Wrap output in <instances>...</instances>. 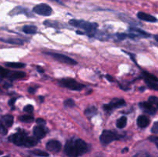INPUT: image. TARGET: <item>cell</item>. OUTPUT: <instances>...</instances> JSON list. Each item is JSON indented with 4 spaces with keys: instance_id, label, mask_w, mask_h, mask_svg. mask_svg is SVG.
Instances as JSON below:
<instances>
[{
    "instance_id": "1",
    "label": "cell",
    "mask_w": 158,
    "mask_h": 157,
    "mask_svg": "<svg viewBox=\"0 0 158 157\" xmlns=\"http://www.w3.org/2000/svg\"><path fill=\"white\" fill-rule=\"evenodd\" d=\"M89 146L81 139H71L65 145L64 152L68 157H79L88 152Z\"/></svg>"
},
{
    "instance_id": "2",
    "label": "cell",
    "mask_w": 158,
    "mask_h": 157,
    "mask_svg": "<svg viewBox=\"0 0 158 157\" xmlns=\"http://www.w3.org/2000/svg\"><path fill=\"white\" fill-rule=\"evenodd\" d=\"M9 140L18 146L32 147L38 143V139L35 137L28 136L24 132H17L9 137Z\"/></svg>"
},
{
    "instance_id": "3",
    "label": "cell",
    "mask_w": 158,
    "mask_h": 157,
    "mask_svg": "<svg viewBox=\"0 0 158 157\" xmlns=\"http://www.w3.org/2000/svg\"><path fill=\"white\" fill-rule=\"evenodd\" d=\"M69 25L72 26L77 27L78 29H82L84 31V33H86L88 36L93 37L95 35L97 29L98 27V25L95 22H89L84 21V20H77V19H71L69 22Z\"/></svg>"
},
{
    "instance_id": "4",
    "label": "cell",
    "mask_w": 158,
    "mask_h": 157,
    "mask_svg": "<svg viewBox=\"0 0 158 157\" xmlns=\"http://www.w3.org/2000/svg\"><path fill=\"white\" fill-rule=\"evenodd\" d=\"M60 86H63L65 88L71 89V90L75 91H80L85 87L84 85L81 84V83H78L76 81L75 79L71 78H62L60 82H59Z\"/></svg>"
},
{
    "instance_id": "5",
    "label": "cell",
    "mask_w": 158,
    "mask_h": 157,
    "mask_svg": "<svg viewBox=\"0 0 158 157\" xmlns=\"http://www.w3.org/2000/svg\"><path fill=\"white\" fill-rule=\"evenodd\" d=\"M122 138V135H120L117 132H114L110 130H104L101 133L100 137V142L103 145H108L113 141L119 140Z\"/></svg>"
},
{
    "instance_id": "6",
    "label": "cell",
    "mask_w": 158,
    "mask_h": 157,
    "mask_svg": "<svg viewBox=\"0 0 158 157\" xmlns=\"http://www.w3.org/2000/svg\"><path fill=\"white\" fill-rule=\"evenodd\" d=\"M45 53H46V55H50V56H52V58H55L57 61L60 62H63L68 65H73V66L77 64V62L76 61V60L70 58V57L67 56V55H63V54L55 53V52H45Z\"/></svg>"
},
{
    "instance_id": "7",
    "label": "cell",
    "mask_w": 158,
    "mask_h": 157,
    "mask_svg": "<svg viewBox=\"0 0 158 157\" xmlns=\"http://www.w3.org/2000/svg\"><path fill=\"white\" fill-rule=\"evenodd\" d=\"M33 12L38 15H43V16H49L52 13V9L49 5L41 3V4L36 5L33 8Z\"/></svg>"
},
{
    "instance_id": "8",
    "label": "cell",
    "mask_w": 158,
    "mask_h": 157,
    "mask_svg": "<svg viewBox=\"0 0 158 157\" xmlns=\"http://www.w3.org/2000/svg\"><path fill=\"white\" fill-rule=\"evenodd\" d=\"M143 76L148 86L154 90L158 89V79L155 75L149 73L148 72H143Z\"/></svg>"
},
{
    "instance_id": "9",
    "label": "cell",
    "mask_w": 158,
    "mask_h": 157,
    "mask_svg": "<svg viewBox=\"0 0 158 157\" xmlns=\"http://www.w3.org/2000/svg\"><path fill=\"white\" fill-rule=\"evenodd\" d=\"M126 105V102L124 101V99H118V98H115L112 100L110 103L108 104H105L103 105V109H105L106 111L109 112V111L113 110L114 108H119L121 107V106H123Z\"/></svg>"
},
{
    "instance_id": "10",
    "label": "cell",
    "mask_w": 158,
    "mask_h": 157,
    "mask_svg": "<svg viewBox=\"0 0 158 157\" xmlns=\"http://www.w3.org/2000/svg\"><path fill=\"white\" fill-rule=\"evenodd\" d=\"M140 107L143 109V111L146 112L147 113L150 114V115H154V114L157 112V106H154V105L151 104V103L148 102H142L139 104Z\"/></svg>"
},
{
    "instance_id": "11",
    "label": "cell",
    "mask_w": 158,
    "mask_h": 157,
    "mask_svg": "<svg viewBox=\"0 0 158 157\" xmlns=\"http://www.w3.org/2000/svg\"><path fill=\"white\" fill-rule=\"evenodd\" d=\"M46 149L52 152H58L61 149V143L57 140H49L46 145Z\"/></svg>"
},
{
    "instance_id": "12",
    "label": "cell",
    "mask_w": 158,
    "mask_h": 157,
    "mask_svg": "<svg viewBox=\"0 0 158 157\" xmlns=\"http://www.w3.org/2000/svg\"><path fill=\"white\" fill-rule=\"evenodd\" d=\"M33 134L34 137L39 140L40 139H43L46 136V131L42 126H35L33 129Z\"/></svg>"
},
{
    "instance_id": "13",
    "label": "cell",
    "mask_w": 158,
    "mask_h": 157,
    "mask_svg": "<svg viewBox=\"0 0 158 157\" xmlns=\"http://www.w3.org/2000/svg\"><path fill=\"white\" fill-rule=\"evenodd\" d=\"M150 123H151V120L145 115H140L137 120V126L140 128H146L147 126H149Z\"/></svg>"
},
{
    "instance_id": "14",
    "label": "cell",
    "mask_w": 158,
    "mask_h": 157,
    "mask_svg": "<svg viewBox=\"0 0 158 157\" xmlns=\"http://www.w3.org/2000/svg\"><path fill=\"white\" fill-rule=\"evenodd\" d=\"M137 17L140 18V20H143V21L149 22H156L157 21V18H155L153 15H149V14H147L145 12H140L137 13Z\"/></svg>"
},
{
    "instance_id": "15",
    "label": "cell",
    "mask_w": 158,
    "mask_h": 157,
    "mask_svg": "<svg viewBox=\"0 0 158 157\" xmlns=\"http://www.w3.org/2000/svg\"><path fill=\"white\" fill-rule=\"evenodd\" d=\"M130 32H132L133 35H134L135 36L143 37V38H148V37L151 36V35L149 33H148V32H145V31L140 29H137V28L135 27L130 28Z\"/></svg>"
},
{
    "instance_id": "16",
    "label": "cell",
    "mask_w": 158,
    "mask_h": 157,
    "mask_svg": "<svg viewBox=\"0 0 158 157\" xmlns=\"http://www.w3.org/2000/svg\"><path fill=\"white\" fill-rule=\"evenodd\" d=\"M14 119L13 116L11 115H6L2 116L0 119V124L3 125L6 127H10L13 124Z\"/></svg>"
},
{
    "instance_id": "17",
    "label": "cell",
    "mask_w": 158,
    "mask_h": 157,
    "mask_svg": "<svg viewBox=\"0 0 158 157\" xmlns=\"http://www.w3.org/2000/svg\"><path fill=\"white\" fill-rule=\"evenodd\" d=\"M0 41L3 42L9 43V44H12V45H23V41L20 38H0Z\"/></svg>"
},
{
    "instance_id": "18",
    "label": "cell",
    "mask_w": 158,
    "mask_h": 157,
    "mask_svg": "<svg viewBox=\"0 0 158 157\" xmlns=\"http://www.w3.org/2000/svg\"><path fill=\"white\" fill-rule=\"evenodd\" d=\"M26 73L23 72H10V74L8 77L12 80L21 79L26 77Z\"/></svg>"
},
{
    "instance_id": "19",
    "label": "cell",
    "mask_w": 158,
    "mask_h": 157,
    "mask_svg": "<svg viewBox=\"0 0 158 157\" xmlns=\"http://www.w3.org/2000/svg\"><path fill=\"white\" fill-rule=\"evenodd\" d=\"M23 31L26 34H35L37 32V27L35 26H25Z\"/></svg>"
},
{
    "instance_id": "20",
    "label": "cell",
    "mask_w": 158,
    "mask_h": 157,
    "mask_svg": "<svg viewBox=\"0 0 158 157\" xmlns=\"http://www.w3.org/2000/svg\"><path fill=\"white\" fill-rule=\"evenodd\" d=\"M97 112V109L95 106H89L84 111V114L88 117H92L95 115Z\"/></svg>"
},
{
    "instance_id": "21",
    "label": "cell",
    "mask_w": 158,
    "mask_h": 157,
    "mask_svg": "<svg viewBox=\"0 0 158 157\" xmlns=\"http://www.w3.org/2000/svg\"><path fill=\"white\" fill-rule=\"evenodd\" d=\"M127 122V118L126 116H122L117 120V126L119 129H123L126 126Z\"/></svg>"
},
{
    "instance_id": "22",
    "label": "cell",
    "mask_w": 158,
    "mask_h": 157,
    "mask_svg": "<svg viewBox=\"0 0 158 157\" xmlns=\"http://www.w3.org/2000/svg\"><path fill=\"white\" fill-rule=\"evenodd\" d=\"M30 153L33 154V155H37V156H42V157H48L49 156V153L44 151H42L40 149H35V150L30 151Z\"/></svg>"
},
{
    "instance_id": "23",
    "label": "cell",
    "mask_w": 158,
    "mask_h": 157,
    "mask_svg": "<svg viewBox=\"0 0 158 157\" xmlns=\"http://www.w3.org/2000/svg\"><path fill=\"white\" fill-rule=\"evenodd\" d=\"M20 121L23 123H32L34 121V117L29 115H23L19 116Z\"/></svg>"
},
{
    "instance_id": "24",
    "label": "cell",
    "mask_w": 158,
    "mask_h": 157,
    "mask_svg": "<svg viewBox=\"0 0 158 157\" xmlns=\"http://www.w3.org/2000/svg\"><path fill=\"white\" fill-rule=\"evenodd\" d=\"M6 66H8V67L11 68H23L26 66V65L24 63L22 62H6Z\"/></svg>"
},
{
    "instance_id": "25",
    "label": "cell",
    "mask_w": 158,
    "mask_h": 157,
    "mask_svg": "<svg viewBox=\"0 0 158 157\" xmlns=\"http://www.w3.org/2000/svg\"><path fill=\"white\" fill-rule=\"evenodd\" d=\"M9 74H10V72L8 69L0 66V75L2 77H8L9 75Z\"/></svg>"
},
{
    "instance_id": "26",
    "label": "cell",
    "mask_w": 158,
    "mask_h": 157,
    "mask_svg": "<svg viewBox=\"0 0 158 157\" xmlns=\"http://www.w3.org/2000/svg\"><path fill=\"white\" fill-rule=\"evenodd\" d=\"M64 106H66V107L72 108L75 106V103H74V101L72 99H66L64 102Z\"/></svg>"
},
{
    "instance_id": "27",
    "label": "cell",
    "mask_w": 158,
    "mask_h": 157,
    "mask_svg": "<svg viewBox=\"0 0 158 157\" xmlns=\"http://www.w3.org/2000/svg\"><path fill=\"white\" fill-rule=\"evenodd\" d=\"M149 103L151 104L154 105V106H158V98L157 96H150L149 97V99H148Z\"/></svg>"
},
{
    "instance_id": "28",
    "label": "cell",
    "mask_w": 158,
    "mask_h": 157,
    "mask_svg": "<svg viewBox=\"0 0 158 157\" xmlns=\"http://www.w3.org/2000/svg\"><path fill=\"white\" fill-rule=\"evenodd\" d=\"M133 157H152L149 153L146 152H140L136 154L135 155H134Z\"/></svg>"
},
{
    "instance_id": "29",
    "label": "cell",
    "mask_w": 158,
    "mask_h": 157,
    "mask_svg": "<svg viewBox=\"0 0 158 157\" xmlns=\"http://www.w3.org/2000/svg\"><path fill=\"white\" fill-rule=\"evenodd\" d=\"M8 130H7V128L6 126H4L3 125L0 124V134L2 135H6L7 134Z\"/></svg>"
},
{
    "instance_id": "30",
    "label": "cell",
    "mask_w": 158,
    "mask_h": 157,
    "mask_svg": "<svg viewBox=\"0 0 158 157\" xmlns=\"http://www.w3.org/2000/svg\"><path fill=\"white\" fill-rule=\"evenodd\" d=\"M33 106L32 105H27L24 107V111L26 112H29V113H31V112H33Z\"/></svg>"
},
{
    "instance_id": "31",
    "label": "cell",
    "mask_w": 158,
    "mask_h": 157,
    "mask_svg": "<svg viewBox=\"0 0 158 157\" xmlns=\"http://www.w3.org/2000/svg\"><path fill=\"white\" fill-rule=\"evenodd\" d=\"M151 132L154 134L158 133V122H155L154 123L152 129H151Z\"/></svg>"
},
{
    "instance_id": "32",
    "label": "cell",
    "mask_w": 158,
    "mask_h": 157,
    "mask_svg": "<svg viewBox=\"0 0 158 157\" xmlns=\"http://www.w3.org/2000/svg\"><path fill=\"white\" fill-rule=\"evenodd\" d=\"M149 139H150V141L154 142V143H155L156 146L158 147V138H157V136H156V135H152V136L149 137Z\"/></svg>"
},
{
    "instance_id": "33",
    "label": "cell",
    "mask_w": 158,
    "mask_h": 157,
    "mask_svg": "<svg viewBox=\"0 0 158 157\" xmlns=\"http://www.w3.org/2000/svg\"><path fill=\"white\" fill-rule=\"evenodd\" d=\"M117 36L118 37V38L120 40H123L127 38H129V35H127V34H125V33H121V34L119 33V34H117Z\"/></svg>"
},
{
    "instance_id": "34",
    "label": "cell",
    "mask_w": 158,
    "mask_h": 157,
    "mask_svg": "<svg viewBox=\"0 0 158 157\" xmlns=\"http://www.w3.org/2000/svg\"><path fill=\"white\" fill-rule=\"evenodd\" d=\"M35 121H36V123H38V124H40V125H45V124H46V121H45L43 119L39 118V119H37Z\"/></svg>"
},
{
    "instance_id": "35",
    "label": "cell",
    "mask_w": 158,
    "mask_h": 157,
    "mask_svg": "<svg viewBox=\"0 0 158 157\" xmlns=\"http://www.w3.org/2000/svg\"><path fill=\"white\" fill-rule=\"evenodd\" d=\"M15 100H16V98H12L10 99V100L9 101V106H13L14 103H15Z\"/></svg>"
},
{
    "instance_id": "36",
    "label": "cell",
    "mask_w": 158,
    "mask_h": 157,
    "mask_svg": "<svg viewBox=\"0 0 158 157\" xmlns=\"http://www.w3.org/2000/svg\"><path fill=\"white\" fill-rule=\"evenodd\" d=\"M28 92H30V93H34L35 92V89L33 87H29V89H28Z\"/></svg>"
},
{
    "instance_id": "37",
    "label": "cell",
    "mask_w": 158,
    "mask_h": 157,
    "mask_svg": "<svg viewBox=\"0 0 158 157\" xmlns=\"http://www.w3.org/2000/svg\"><path fill=\"white\" fill-rule=\"evenodd\" d=\"M36 69L39 72H40V73H43V72H44V70H43V69L41 67V66H37Z\"/></svg>"
},
{
    "instance_id": "38",
    "label": "cell",
    "mask_w": 158,
    "mask_h": 157,
    "mask_svg": "<svg viewBox=\"0 0 158 157\" xmlns=\"http://www.w3.org/2000/svg\"><path fill=\"white\" fill-rule=\"evenodd\" d=\"M106 78H107V79L109 80L110 82H114V79H113L112 77H111L110 75H106Z\"/></svg>"
},
{
    "instance_id": "39",
    "label": "cell",
    "mask_w": 158,
    "mask_h": 157,
    "mask_svg": "<svg viewBox=\"0 0 158 157\" xmlns=\"http://www.w3.org/2000/svg\"><path fill=\"white\" fill-rule=\"evenodd\" d=\"M128 152V148H125V149H123V150L122 151V152H123V153H124V152Z\"/></svg>"
},
{
    "instance_id": "40",
    "label": "cell",
    "mask_w": 158,
    "mask_h": 157,
    "mask_svg": "<svg viewBox=\"0 0 158 157\" xmlns=\"http://www.w3.org/2000/svg\"><path fill=\"white\" fill-rule=\"evenodd\" d=\"M154 38H155V40H156V42H158V38H157V35H154Z\"/></svg>"
},
{
    "instance_id": "41",
    "label": "cell",
    "mask_w": 158,
    "mask_h": 157,
    "mask_svg": "<svg viewBox=\"0 0 158 157\" xmlns=\"http://www.w3.org/2000/svg\"><path fill=\"white\" fill-rule=\"evenodd\" d=\"M40 99L42 100V101H43V96H40Z\"/></svg>"
},
{
    "instance_id": "42",
    "label": "cell",
    "mask_w": 158,
    "mask_h": 157,
    "mask_svg": "<svg viewBox=\"0 0 158 157\" xmlns=\"http://www.w3.org/2000/svg\"><path fill=\"white\" fill-rule=\"evenodd\" d=\"M2 154H3V152H2V151L0 150V155H2Z\"/></svg>"
},
{
    "instance_id": "43",
    "label": "cell",
    "mask_w": 158,
    "mask_h": 157,
    "mask_svg": "<svg viewBox=\"0 0 158 157\" xmlns=\"http://www.w3.org/2000/svg\"><path fill=\"white\" fill-rule=\"evenodd\" d=\"M56 1H57V2H60V3H61V2H60V1H59V0H56Z\"/></svg>"
},
{
    "instance_id": "44",
    "label": "cell",
    "mask_w": 158,
    "mask_h": 157,
    "mask_svg": "<svg viewBox=\"0 0 158 157\" xmlns=\"http://www.w3.org/2000/svg\"><path fill=\"white\" fill-rule=\"evenodd\" d=\"M6 157H8V156H6Z\"/></svg>"
}]
</instances>
